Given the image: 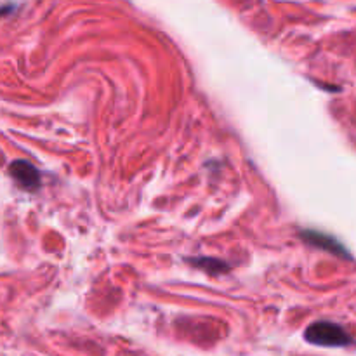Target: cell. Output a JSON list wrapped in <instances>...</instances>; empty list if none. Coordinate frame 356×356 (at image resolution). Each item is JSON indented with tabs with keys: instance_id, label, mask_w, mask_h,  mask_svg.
Instances as JSON below:
<instances>
[{
	"instance_id": "6da1fadb",
	"label": "cell",
	"mask_w": 356,
	"mask_h": 356,
	"mask_svg": "<svg viewBox=\"0 0 356 356\" xmlns=\"http://www.w3.org/2000/svg\"><path fill=\"white\" fill-rule=\"evenodd\" d=\"M305 339L315 346L325 348H344L353 343V337L332 322H316L309 325L305 332Z\"/></svg>"
},
{
	"instance_id": "7a4b0ae2",
	"label": "cell",
	"mask_w": 356,
	"mask_h": 356,
	"mask_svg": "<svg viewBox=\"0 0 356 356\" xmlns=\"http://www.w3.org/2000/svg\"><path fill=\"white\" fill-rule=\"evenodd\" d=\"M301 238L305 240L306 243L313 247H318V249L327 250V252L334 254V256L346 257V259H351V254L348 252L346 247L339 242L337 238H334L332 235L323 232H316V229H302Z\"/></svg>"
},
{
	"instance_id": "3957f363",
	"label": "cell",
	"mask_w": 356,
	"mask_h": 356,
	"mask_svg": "<svg viewBox=\"0 0 356 356\" xmlns=\"http://www.w3.org/2000/svg\"><path fill=\"white\" fill-rule=\"evenodd\" d=\"M9 174L19 186L26 188V190H37L40 186V174L26 160H16L10 163Z\"/></svg>"
},
{
	"instance_id": "277c9868",
	"label": "cell",
	"mask_w": 356,
	"mask_h": 356,
	"mask_svg": "<svg viewBox=\"0 0 356 356\" xmlns=\"http://www.w3.org/2000/svg\"><path fill=\"white\" fill-rule=\"evenodd\" d=\"M188 263L193 264V266L200 268V270H205L207 273L216 275L222 273V271H228L229 266L226 263H222L221 259H212V257H191L188 259Z\"/></svg>"
},
{
	"instance_id": "5b68a950",
	"label": "cell",
	"mask_w": 356,
	"mask_h": 356,
	"mask_svg": "<svg viewBox=\"0 0 356 356\" xmlns=\"http://www.w3.org/2000/svg\"><path fill=\"white\" fill-rule=\"evenodd\" d=\"M10 9H13V7H10V6H7V7H0V14H6V13H9Z\"/></svg>"
}]
</instances>
